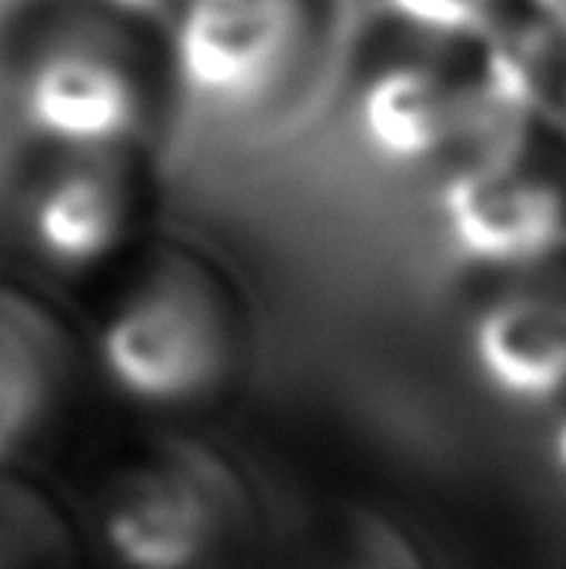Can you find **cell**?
<instances>
[{"mask_svg": "<svg viewBox=\"0 0 566 569\" xmlns=\"http://www.w3.org/2000/svg\"><path fill=\"white\" fill-rule=\"evenodd\" d=\"M7 97L37 150H150L180 103L163 40L97 0H37L3 57Z\"/></svg>", "mask_w": 566, "mask_h": 569, "instance_id": "6da1fadb", "label": "cell"}, {"mask_svg": "<svg viewBox=\"0 0 566 569\" xmlns=\"http://www.w3.org/2000/svg\"><path fill=\"white\" fill-rule=\"evenodd\" d=\"M107 390L150 413H177L217 390L230 363V320L214 270L190 250L137 247L110 270L90 337Z\"/></svg>", "mask_w": 566, "mask_h": 569, "instance_id": "7a4b0ae2", "label": "cell"}, {"mask_svg": "<svg viewBox=\"0 0 566 569\" xmlns=\"http://www.w3.org/2000/svg\"><path fill=\"white\" fill-rule=\"evenodd\" d=\"M334 27L337 0H180L160 40L180 103L264 120L317 80Z\"/></svg>", "mask_w": 566, "mask_h": 569, "instance_id": "3957f363", "label": "cell"}, {"mask_svg": "<svg viewBox=\"0 0 566 569\" xmlns=\"http://www.w3.org/2000/svg\"><path fill=\"white\" fill-rule=\"evenodd\" d=\"M434 180L440 237L467 267L517 277L566 263V120L504 123Z\"/></svg>", "mask_w": 566, "mask_h": 569, "instance_id": "277c9868", "label": "cell"}, {"mask_svg": "<svg viewBox=\"0 0 566 569\" xmlns=\"http://www.w3.org/2000/svg\"><path fill=\"white\" fill-rule=\"evenodd\" d=\"M240 510L227 463L187 437L110 453L87 490V530L113 569H207Z\"/></svg>", "mask_w": 566, "mask_h": 569, "instance_id": "5b68a950", "label": "cell"}, {"mask_svg": "<svg viewBox=\"0 0 566 569\" xmlns=\"http://www.w3.org/2000/svg\"><path fill=\"white\" fill-rule=\"evenodd\" d=\"M347 120L364 153L380 167L434 177L500 127L470 43L394 27H384L357 57L347 83Z\"/></svg>", "mask_w": 566, "mask_h": 569, "instance_id": "8992f818", "label": "cell"}, {"mask_svg": "<svg viewBox=\"0 0 566 569\" xmlns=\"http://www.w3.org/2000/svg\"><path fill=\"white\" fill-rule=\"evenodd\" d=\"M150 197V150H37L20 220L50 270L103 277L143 247Z\"/></svg>", "mask_w": 566, "mask_h": 569, "instance_id": "52a82bcc", "label": "cell"}, {"mask_svg": "<svg viewBox=\"0 0 566 569\" xmlns=\"http://www.w3.org/2000/svg\"><path fill=\"white\" fill-rule=\"evenodd\" d=\"M566 263L504 277L464 330L480 390L507 410L550 413L566 400Z\"/></svg>", "mask_w": 566, "mask_h": 569, "instance_id": "ba28073f", "label": "cell"}, {"mask_svg": "<svg viewBox=\"0 0 566 569\" xmlns=\"http://www.w3.org/2000/svg\"><path fill=\"white\" fill-rule=\"evenodd\" d=\"M83 350L53 300L0 277V470H27L53 437L80 387Z\"/></svg>", "mask_w": 566, "mask_h": 569, "instance_id": "9c48e42d", "label": "cell"}, {"mask_svg": "<svg viewBox=\"0 0 566 569\" xmlns=\"http://www.w3.org/2000/svg\"><path fill=\"white\" fill-rule=\"evenodd\" d=\"M497 123L560 117L566 100V27L517 3L470 43Z\"/></svg>", "mask_w": 566, "mask_h": 569, "instance_id": "30bf717a", "label": "cell"}, {"mask_svg": "<svg viewBox=\"0 0 566 569\" xmlns=\"http://www.w3.org/2000/svg\"><path fill=\"white\" fill-rule=\"evenodd\" d=\"M0 569H80L70 513L30 470H0Z\"/></svg>", "mask_w": 566, "mask_h": 569, "instance_id": "8fae6325", "label": "cell"}, {"mask_svg": "<svg viewBox=\"0 0 566 569\" xmlns=\"http://www.w3.org/2000/svg\"><path fill=\"white\" fill-rule=\"evenodd\" d=\"M517 3L520 0H377V10L384 27L447 43H474Z\"/></svg>", "mask_w": 566, "mask_h": 569, "instance_id": "7c38bea8", "label": "cell"}, {"mask_svg": "<svg viewBox=\"0 0 566 569\" xmlns=\"http://www.w3.org/2000/svg\"><path fill=\"white\" fill-rule=\"evenodd\" d=\"M317 569H424L420 560L390 533L357 537L344 553L330 557Z\"/></svg>", "mask_w": 566, "mask_h": 569, "instance_id": "4fadbf2b", "label": "cell"}, {"mask_svg": "<svg viewBox=\"0 0 566 569\" xmlns=\"http://www.w3.org/2000/svg\"><path fill=\"white\" fill-rule=\"evenodd\" d=\"M97 3L107 7L110 13H117L130 23H140L147 30H157V33L180 7V0H97Z\"/></svg>", "mask_w": 566, "mask_h": 569, "instance_id": "5bb4252c", "label": "cell"}, {"mask_svg": "<svg viewBox=\"0 0 566 569\" xmlns=\"http://www.w3.org/2000/svg\"><path fill=\"white\" fill-rule=\"evenodd\" d=\"M547 430H544V463L550 470V477L557 480V487L566 490V400L547 413Z\"/></svg>", "mask_w": 566, "mask_h": 569, "instance_id": "9a60e30c", "label": "cell"}, {"mask_svg": "<svg viewBox=\"0 0 566 569\" xmlns=\"http://www.w3.org/2000/svg\"><path fill=\"white\" fill-rule=\"evenodd\" d=\"M520 3H527L530 10H537V13H544V17L566 27V0H520Z\"/></svg>", "mask_w": 566, "mask_h": 569, "instance_id": "2e32d148", "label": "cell"}, {"mask_svg": "<svg viewBox=\"0 0 566 569\" xmlns=\"http://www.w3.org/2000/svg\"><path fill=\"white\" fill-rule=\"evenodd\" d=\"M564 120H566V100H564Z\"/></svg>", "mask_w": 566, "mask_h": 569, "instance_id": "e0dca14e", "label": "cell"}]
</instances>
